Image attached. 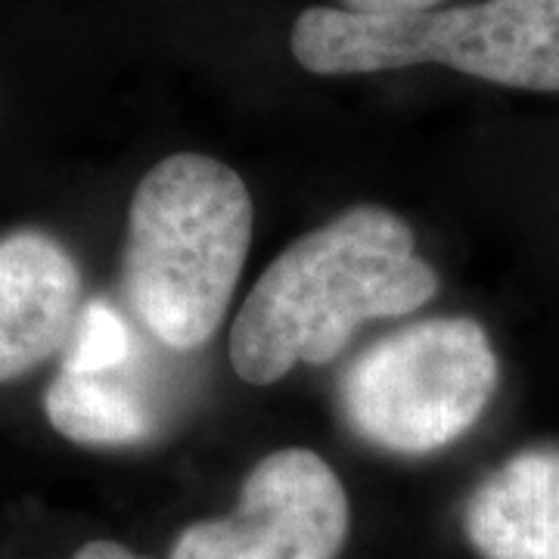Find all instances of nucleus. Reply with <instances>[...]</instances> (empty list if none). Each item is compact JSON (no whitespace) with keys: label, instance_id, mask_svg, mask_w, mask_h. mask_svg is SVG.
I'll use <instances>...</instances> for the list:
<instances>
[{"label":"nucleus","instance_id":"obj_1","mask_svg":"<svg viewBox=\"0 0 559 559\" xmlns=\"http://www.w3.org/2000/svg\"><path fill=\"white\" fill-rule=\"evenodd\" d=\"M439 293L411 224L380 205H355L286 246L242 301L230 364L249 385L283 380L296 364H326L367 320L404 318Z\"/></svg>","mask_w":559,"mask_h":559},{"label":"nucleus","instance_id":"obj_2","mask_svg":"<svg viewBox=\"0 0 559 559\" xmlns=\"http://www.w3.org/2000/svg\"><path fill=\"white\" fill-rule=\"evenodd\" d=\"M252 242V197L224 162L175 153L131 197L121 283L131 311L168 348L197 352L227 314Z\"/></svg>","mask_w":559,"mask_h":559},{"label":"nucleus","instance_id":"obj_3","mask_svg":"<svg viewBox=\"0 0 559 559\" xmlns=\"http://www.w3.org/2000/svg\"><path fill=\"white\" fill-rule=\"evenodd\" d=\"M293 57L314 75H373L439 62L473 79L559 91V0H481L404 16L311 7L293 25Z\"/></svg>","mask_w":559,"mask_h":559},{"label":"nucleus","instance_id":"obj_4","mask_svg":"<svg viewBox=\"0 0 559 559\" xmlns=\"http://www.w3.org/2000/svg\"><path fill=\"white\" fill-rule=\"evenodd\" d=\"M498 352L473 318H429L373 342L342 373L348 429L367 444L419 457L466 436L498 392Z\"/></svg>","mask_w":559,"mask_h":559},{"label":"nucleus","instance_id":"obj_5","mask_svg":"<svg viewBox=\"0 0 559 559\" xmlns=\"http://www.w3.org/2000/svg\"><path fill=\"white\" fill-rule=\"evenodd\" d=\"M352 510L340 476L308 448L261 457L230 516L193 522L171 559H340Z\"/></svg>","mask_w":559,"mask_h":559},{"label":"nucleus","instance_id":"obj_6","mask_svg":"<svg viewBox=\"0 0 559 559\" xmlns=\"http://www.w3.org/2000/svg\"><path fill=\"white\" fill-rule=\"evenodd\" d=\"M79 261L44 230L0 237V382L60 355L81 314Z\"/></svg>","mask_w":559,"mask_h":559},{"label":"nucleus","instance_id":"obj_7","mask_svg":"<svg viewBox=\"0 0 559 559\" xmlns=\"http://www.w3.org/2000/svg\"><path fill=\"white\" fill-rule=\"evenodd\" d=\"M463 532L481 559H559V444L520 451L485 476Z\"/></svg>","mask_w":559,"mask_h":559},{"label":"nucleus","instance_id":"obj_8","mask_svg":"<svg viewBox=\"0 0 559 559\" xmlns=\"http://www.w3.org/2000/svg\"><path fill=\"white\" fill-rule=\"evenodd\" d=\"M44 414L62 439L87 448L138 444L153 429L146 401L121 380V367L103 373L60 370L44 392Z\"/></svg>","mask_w":559,"mask_h":559},{"label":"nucleus","instance_id":"obj_9","mask_svg":"<svg viewBox=\"0 0 559 559\" xmlns=\"http://www.w3.org/2000/svg\"><path fill=\"white\" fill-rule=\"evenodd\" d=\"M131 358V333L109 301H87L81 308L72 340L66 345L62 370L69 373H103L119 370Z\"/></svg>","mask_w":559,"mask_h":559},{"label":"nucleus","instance_id":"obj_10","mask_svg":"<svg viewBox=\"0 0 559 559\" xmlns=\"http://www.w3.org/2000/svg\"><path fill=\"white\" fill-rule=\"evenodd\" d=\"M441 0H342V10L358 16H404L436 10Z\"/></svg>","mask_w":559,"mask_h":559},{"label":"nucleus","instance_id":"obj_11","mask_svg":"<svg viewBox=\"0 0 559 559\" xmlns=\"http://www.w3.org/2000/svg\"><path fill=\"white\" fill-rule=\"evenodd\" d=\"M72 559H143L134 550H128L119 540H87L84 547L75 550Z\"/></svg>","mask_w":559,"mask_h":559}]
</instances>
